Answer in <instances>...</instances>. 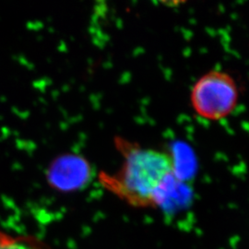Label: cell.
<instances>
[{"instance_id":"3957f363","label":"cell","mask_w":249,"mask_h":249,"mask_svg":"<svg viewBox=\"0 0 249 249\" xmlns=\"http://www.w3.org/2000/svg\"><path fill=\"white\" fill-rule=\"evenodd\" d=\"M0 249H49L40 241L31 237H15L0 231Z\"/></svg>"},{"instance_id":"7a4b0ae2","label":"cell","mask_w":249,"mask_h":249,"mask_svg":"<svg viewBox=\"0 0 249 249\" xmlns=\"http://www.w3.org/2000/svg\"><path fill=\"white\" fill-rule=\"evenodd\" d=\"M240 89L228 72L213 70L194 83L190 105L196 116L207 121H221L231 116L238 106Z\"/></svg>"},{"instance_id":"6da1fadb","label":"cell","mask_w":249,"mask_h":249,"mask_svg":"<svg viewBox=\"0 0 249 249\" xmlns=\"http://www.w3.org/2000/svg\"><path fill=\"white\" fill-rule=\"evenodd\" d=\"M116 144L122 162L115 172L99 174L101 186L130 207L150 209L160 206L167 187L177 177L173 155L118 137Z\"/></svg>"},{"instance_id":"277c9868","label":"cell","mask_w":249,"mask_h":249,"mask_svg":"<svg viewBox=\"0 0 249 249\" xmlns=\"http://www.w3.org/2000/svg\"><path fill=\"white\" fill-rule=\"evenodd\" d=\"M153 1L165 7H178L186 3L187 0H153Z\"/></svg>"}]
</instances>
